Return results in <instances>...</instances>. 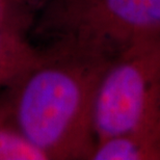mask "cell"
<instances>
[{
  "label": "cell",
  "mask_w": 160,
  "mask_h": 160,
  "mask_svg": "<svg viewBox=\"0 0 160 160\" xmlns=\"http://www.w3.org/2000/svg\"><path fill=\"white\" fill-rule=\"evenodd\" d=\"M92 124L96 142L160 127V33L111 57L96 88Z\"/></svg>",
  "instance_id": "cell-2"
},
{
  "label": "cell",
  "mask_w": 160,
  "mask_h": 160,
  "mask_svg": "<svg viewBox=\"0 0 160 160\" xmlns=\"http://www.w3.org/2000/svg\"><path fill=\"white\" fill-rule=\"evenodd\" d=\"M89 159L160 160V127L130 131L98 140Z\"/></svg>",
  "instance_id": "cell-4"
},
{
  "label": "cell",
  "mask_w": 160,
  "mask_h": 160,
  "mask_svg": "<svg viewBox=\"0 0 160 160\" xmlns=\"http://www.w3.org/2000/svg\"><path fill=\"white\" fill-rule=\"evenodd\" d=\"M112 56L60 40L23 73L15 111L19 133L47 159H89L95 92Z\"/></svg>",
  "instance_id": "cell-1"
},
{
  "label": "cell",
  "mask_w": 160,
  "mask_h": 160,
  "mask_svg": "<svg viewBox=\"0 0 160 160\" xmlns=\"http://www.w3.org/2000/svg\"><path fill=\"white\" fill-rule=\"evenodd\" d=\"M37 58L18 38L0 27V82L23 74Z\"/></svg>",
  "instance_id": "cell-5"
},
{
  "label": "cell",
  "mask_w": 160,
  "mask_h": 160,
  "mask_svg": "<svg viewBox=\"0 0 160 160\" xmlns=\"http://www.w3.org/2000/svg\"><path fill=\"white\" fill-rule=\"evenodd\" d=\"M2 12H3V8H2V2L0 0V20H1V15H2Z\"/></svg>",
  "instance_id": "cell-7"
},
{
  "label": "cell",
  "mask_w": 160,
  "mask_h": 160,
  "mask_svg": "<svg viewBox=\"0 0 160 160\" xmlns=\"http://www.w3.org/2000/svg\"><path fill=\"white\" fill-rule=\"evenodd\" d=\"M46 30L110 55L160 33V0H49Z\"/></svg>",
  "instance_id": "cell-3"
},
{
  "label": "cell",
  "mask_w": 160,
  "mask_h": 160,
  "mask_svg": "<svg viewBox=\"0 0 160 160\" xmlns=\"http://www.w3.org/2000/svg\"><path fill=\"white\" fill-rule=\"evenodd\" d=\"M47 159L39 149L20 133L0 130V160Z\"/></svg>",
  "instance_id": "cell-6"
}]
</instances>
